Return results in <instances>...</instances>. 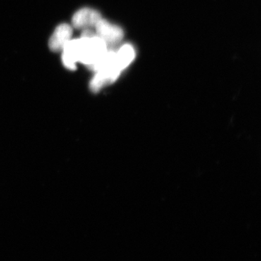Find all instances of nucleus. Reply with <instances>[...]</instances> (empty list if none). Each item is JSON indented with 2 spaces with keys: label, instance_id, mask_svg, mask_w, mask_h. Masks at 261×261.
Instances as JSON below:
<instances>
[{
  "label": "nucleus",
  "instance_id": "f257e3e1",
  "mask_svg": "<svg viewBox=\"0 0 261 261\" xmlns=\"http://www.w3.org/2000/svg\"><path fill=\"white\" fill-rule=\"evenodd\" d=\"M80 43L79 62L95 71L107 53V44L91 29H84Z\"/></svg>",
  "mask_w": 261,
  "mask_h": 261
},
{
  "label": "nucleus",
  "instance_id": "f03ea898",
  "mask_svg": "<svg viewBox=\"0 0 261 261\" xmlns=\"http://www.w3.org/2000/svg\"><path fill=\"white\" fill-rule=\"evenodd\" d=\"M95 34L102 39L107 45L118 44L121 42L124 35L121 28L102 18L95 25Z\"/></svg>",
  "mask_w": 261,
  "mask_h": 261
},
{
  "label": "nucleus",
  "instance_id": "7ed1b4c3",
  "mask_svg": "<svg viewBox=\"0 0 261 261\" xmlns=\"http://www.w3.org/2000/svg\"><path fill=\"white\" fill-rule=\"evenodd\" d=\"M102 19L100 13L91 8H82L73 15L72 23L78 29H91Z\"/></svg>",
  "mask_w": 261,
  "mask_h": 261
},
{
  "label": "nucleus",
  "instance_id": "20e7f679",
  "mask_svg": "<svg viewBox=\"0 0 261 261\" xmlns=\"http://www.w3.org/2000/svg\"><path fill=\"white\" fill-rule=\"evenodd\" d=\"M73 29L67 23L61 24L57 27L49 40V47L51 51H62L67 43L71 39Z\"/></svg>",
  "mask_w": 261,
  "mask_h": 261
},
{
  "label": "nucleus",
  "instance_id": "39448f33",
  "mask_svg": "<svg viewBox=\"0 0 261 261\" xmlns=\"http://www.w3.org/2000/svg\"><path fill=\"white\" fill-rule=\"evenodd\" d=\"M80 39H70L63 48L62 61L68 69L74 70L77 62L80 61Z\"/></svg>",
  "mask_w": 261,
  "mask_h": 261
},
{
  "label": "nucleus",
  "instance_id": "423d86ee",
  "mask_svg": "<svg viewBox=\"0 0 261 261\" xmlns=\"http://www.w3.org/2000/svg\"><path fill=\"white\" fill-rule=\"evenodd\" d=\"M136 57L135 47L130 44H125L116 51V59L122 71L134 61Z\"/></svg>",
  "mask_w": 261,
  "mask_h": 261
}]
</instances>
